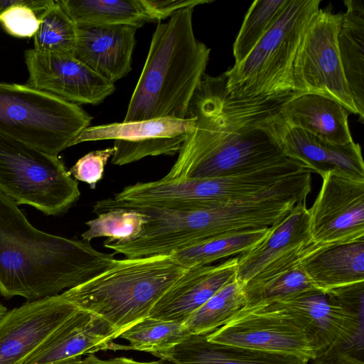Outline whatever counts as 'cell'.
<instances>
[{
    "mask_svg": "<svg viewBox=\"0 0 364 364\" xmlns=\"http://www.w3.org/2000/svg\"><path fill=\"white\" fill-rule=\"evenodd\" d=\"M291 97L235 98L227 90L224 73H205L188 107L193 127L164 178L242 175L290 159L283 150L288 126L282 106Z\"/></svg>",
    "mask_w": 364,
    "mask_h": 364,
    "instance_id": "obj_1",
    "label": "cell"
},
{
    "mask_svg": "<svg viewBox=\"0 0 364 364\" xmlns=\"http://www.w3.org/2000/svg\"><path fill=\"white\" fill-rule=\"evenodd\" d=\"M114 253L85 240L43 232L0 193V294L27 301L53 296L97 276L116 260Z\"/></svg>",
    "mask_w": 364,
    "mask_h": 364,
    "instance_id": "obj_2",
    "label": "cell"
},
{
    "mask_svg": "<svg viewBox=\"0 0 364 364\" xmlns=\"http://www.w3.org/2000/svg\"><path fill=\"white\" fill-rule=\"evenodd\" d=\"M193 10L194 7L181 9L166 22L157 23L123 122L186 118L210 53V49L195 36Z\"/></svg>",
    "mask_w": 364,
    "mask_h": 364,
    "instance_id": "obj_3",
    "label": "cell"
},
{
    "mask_svg": "<svg viewBox=\"0 0 364 364\" xmlns=\"http://www.w3.org/2000/svg\"><path fill=\"white\" fill-rule=\"evenodd\" d=\"M187 269L171 255L116 259L103 272L60 294L79 309L103 319L119 338L148 317L156 301Z\"/></svg>",
    "mask_w": 364,
    "mask_h": 364,
    "instance_id": "obj_4",
    "label": "cell"
},
{
    "mask_svg": "<svg viewBox=\"0 0 364 364\" xmlns=\"http://www.w3.org/2000/svg\"><path fill=\"white\" fill-rule=\"evenodd\" d=\"M321 0H289L270 29L239 64L224 72L237 99L292 96L293 66L304 32Z\"/></svg>",
    "mask_w": 364,
    "mask_h": 364,
    "instance_id": "obj_5",
    "label": "cell"
},
{
    "mask_svg": "<svg viewBox=\"0 0 364 364\" xmlns=\"http://www.w3.org/2000/svg\"><path fill=\"white\" fill-rule=\"evenodd\" d=\"M92 117L79 105L28 85L0 82V136L53 155L74 145Z\"/></svg>",
    "mask_w": 364,
    "mask_h": 364,
    "instance_id": "obj_6",
    "label": "cell"
},
{
    "mask_svg": "<svg viewBox=\"0 0 364 364\" xmlns=\"http://www.w3.org/2000/svg\"><path fill=\"white\" fill-rule=\"evenodd\" d=\"M0 193L47 215L65 213L80 196L58 155L1 136Z\"/></svg>",
    "mask_w": 364,
    "mask_h": 364,
    "instance_id": "obj_7",
    "label": "cell"
},
{
    "mask_svg": "<svg viewBox=\"0 0 364 364\" xmlns=\"http://www.w3.org/2000/svg\"><path fill=\"white\" fill-rule=\"evenodd\" d=\"M341 13L320 9L307 25L293 66L292 96L316 94L358 114L341 65L337 43Z\"/></svg>",
    "mask_w": 364,
    "mask_h": 364,
    "instance_id": "obj_8",
    "label": "cell"
},
{
    "mask_svg": "<svg viewBox=\"0 0 364 364\" xmlns=\"http://www.w3.org/2000/svg\"><path fill=\"white\" fill-rule=\"evenodd\" d=\"M212 343L314 359L319 349L314 337L292 314L272 305L241 309L206 335Z\"/></svg>",
    "mask_w": 364,
    "mask_h": 364,
    "instance_id": "obj_9",
    "label": "cell"
},
{
    "mask_svg": "<svg viewBox=\"0 0 364 364\" xmlns=\"http://www.w3.org/2000/svg\"><path fill=\"white\" fill-rule=\"evenodd\" d=\"M193 125V117H166L88 127L78 135L74 145L113 139L114 152L111 163L122 166L146 156L176 154Z\"/></svg>",
    "mask_w": 364,
    "mask_h": 364,
    "instance_id": "obj_10",
    "label": "cell"
},
{
    "mask_svg": "<svg viewBox=\"0 0 364 364\" xmlns=\"http://www.w3.org/2000/svg\"><path fill=\"white\" fill-rule=\"evenodd\" d=\"M309 209L313 245L323 247L364 240V180L334 172Z\"/></svg>",
    "mask_w": 364,
    "mask_h": 364,
    "instance_id": "obj_11",
    "label": "cell"
},
{
    "mask_svg": "<svg viewBox=\"0 0 364 364\" xmlns=\"http://www.w3.org/2000/svg\"><path fill=\"white\" fill-rule=\"evenodd\" d=\"M268 304L296 317L314 337L318 352L337 346L363 351V311L323 290H305Z\"/></svg>",
    "mask_w": 364,
    "mask_h": 364,
    "instance_id": "obj_12",
    "label": "cell"
},
{
    "mask_svg": "<svg viewBox=\"0 0 364 364\" xmlns=\"http://www.w3.org/2000/svg\"><path fill=\"white\" fill-rule=\"evenodd\" d=\"M24 60L27 85L79 105H99L115 90L114 83L71 54L43 53L33 48L24 52Z\"/></svg>",
    "mask_w": 364,
    "mask_h": 364,
    "instance_id": "obj_13",
    "label": "cell"
},
{
    "mask_svg": "<svg viewBox=\"0 0 364 364\" xmlns=\"http://www.w3.org/2000/svg\"><path fill=\"white\" fill-rule=\"evenodd\" d=\"M77 310L60 294L7 311L0 318V364H23Z\"/></svg>",
    "mask_w": 364,
    "mask_h": 364,
    "instance_id": "obj_14",
    "label": "cell"
},
{
    "mask_svg": "<svg viewBox=\"0 0 364 364\" xmlns=\"http://www.w3.org/2000/svg\"><path fill=\"white\" fill-rule=\"evenodd\" d=\"M77 26H128L157 23L176 11L210 4L212 0H59Z\"/></svg>",
    "mask_w": 364,
    "mask_h": 364,
    "instance_id": "obj_15",
    "label": "cell"
},
{
    "mask_svg": "<svg viewBox=\"0 0 364 364\" xmlns=\"http://www.w3.org/2000/svg\"><path fill=\"white\" fill-rule=\"evenodd\" d=\"M237 257L217 265L188 269L160 297L149 316L185 323L218 291L236 277Z\"/></svg>",
    "mask_w": 364,
    "mask_h": 364,
    "instance_id": "obj_16",
    "label": "cell"
},
{
    "mask_svg": "<svg viewBox=\"0 0 364 364\" xmlns=\"http://www.w3.org/2000/svg\"><path fill=\"white\" fill-rule=\"evenodd\" d=\"M114 331L103 319L79 309L56 328L23 364H62L112 349Z\"/></svg>",
    "mask_w": 364,
    "mask_h": 364,
    "instance_id": "obj_17",
    "label": "cell"
},
{
    "mask_svg": "<svg viewBox=\"0 0 364 364\" xmlns=\"http://www.w3.org/2000/svg\"><path fill=\"white\" fill-rule=\"evenodd\" d=\"M138 28L128 26H77L73 55L114 84L132 70Z\"/></svg>",
    "mask_w": 364,
    "mask_h": 364,
    "instance_id": "obj_18",
    "label": "cell"
},
{
    "mask_svg": "<svg viewBox=\"0 0 364 364\" xmlns=\"http://www.w3.org/2000/svg\"><path fill=\"white\" fill-rule=\"evenodd\" d=\"M285 155L321 177L334 172L364 180L361 147L351 141L338 144L321 139L301 129L289 127L283 138Z\"/></svg>",
    "mask_w": 364,
    "mask_h": 364,
    "instance_id": "obj_19",
    "label": "cell"
},
{
    "mask_svg": "<svg viewBox=\"0 0 364 364\" xmlns=\"http://www.w3.org/2000/svg\"><path fill=\"white\" fill-rule=\"evenodd\" d=\"M311 243L309 209L306 202L298 203L260 242L237 257L236 278L245 283L279 256Z\"/></svg>",
    "mask_w": 364,
    "mask_h": 364,
    "instance_id": "obj_20",
    "label": "cell"
},
{
    "mask_svg": "<svg viewBox=\"0 0 364 364\" xmlns=\"http://www.w3.org/2000/svg\"><path fill=\"white\" fill-rule=\"evenodd\" d=\"M312 244L279 256L243 283L246 304L242 309L268 304L300 291L317 289L301 264V258Z\"/></svg>",
    "mask_w": 364,
    "mask_h": 364,
    "instance_id": "obj_21",
    "label": "cell"
},
{
    "mask_svg": "<svg viewBox=\"0 0 364 364\" xmlns=\"http://www.w3.org/2000/svg\"><path fill=\"white\" fill-rule=\"evenodd\" d=\"M348 111L341 104L316 94L291 96L282 106L287 125L338 144L353 141Z\"/></svg>",
    "mask_w": 364,
    "mask_h": 364,
    "instance_id": "obj_22",
    "label": "cell"
},
{
    "mask_svg": "<svg viewBox=\"0 0 364 364\" xmlns=\"http://www.w3.org/2000/svg\"><path fill=\"white\" fill-rule=\"evenodd\" d=\"M301 264L314 286L324 291L364 281V240L323 247L312 244Z\"/></svg>",
    "mask_w": 364,
    "mask_h": 364,
    "instance_id": "obj_23",
    "label": "cell"
},
{
    "mask_svg": "<svg viewBox=\"0 0 364 364\" xmlns=\"http://www.w3.org/2000/svg\"><path fill=\"white\" fill-rule=\"evenodd\" d=\"M206 335L191 336L169 350L157 353L164 364H309V360L208 341Z\"/></svg>",
    "mask_w": 364,
    "mask_h": 364,
    "instance_id": "obj_24",
    "label": "cell"
},
{
    "mask_svg": "<svg viewBox=\"0 0 364 364\" xmlns=\"http://www.w3.org/2000/svg\"><path fill=\"white\" fill-rule=\"evenodd\" d=\"M337 36L338 48L344 75L357 108L359 121L364 122V6L360 0L344 1Z\"/></svg>",
    "mask_w": 364,
    "mask_h": 364,
    "instance_id": "obj_25",
    "label": "cell"
},
{
    "mask_svg": "<svg viewBox=\"0 0 364 364\" xmlns=\"http://www.w3.org/2000/svg\"><path fill=\"white\" fill-rule=\"evenodd\" d=\"M185 323L146 317L122 332L128 346L114 344L112 350H136L156 355L171 350L191 336Z\"/></svg>",
    "mask_w": 364,
    "mask_h": 364,
    "instance_id": "obj_26",
    "label": "cell"
},
{
    "mask_svg": "<svg viewBox=\"0 0 364 364\" xmlns=\"http://www.w3.org/2000/svg\"><path fill=\"white\" fill-rule=\"evenodd\" d=\"M269 228L215 237L170 255L178 264L188 269L208 265L218 259L240 255L252 249L267 235Z\"/></svg>",
    "mask_w": 364,
    "mask_h": 364,
    "instance_id": "obj_27",
    "label": "cell"
},
{
    "mask_svg": "<svg viewBox=\"0 0 364 364\" xmlns=\"http://www.w3.org/2000/svg\"><path fill=\"white\" fill-rule=\"evenodd\" d=\"M246 304L243 283L234 278L185 322L191 335H208L229 321Z\"/></svg>",
    "mask_w": 364,
    "mask_h": 364,
    "instance_id": "obj_28",
    "label": "cell"
},
{
    "mask_svg": "<svg viewBox=\"0 0 364 364\" xmlns=\"http://www.w3.org/2000/svg\"><path fill=\"white\" fill-rule=\"evenodd\" d=\"M33 36V49L43 53L73 55L77 40V25L62 7L59 0L39 16Z\"/></svg>",
    "mask_w": 364,
    "mask_h": 364,
    "instance_id": "obj_29",
    "label": "cell"
},
{
    "mask_svg": "<svg viewBox=\"0 0 364 364\" xmlns=\"http://www.w3.org/2000/svg\"><path fill=\"white\" fill-rule=\"evenodd\" d=\"M289 0H256L250 6L233 43L235 64L240 63L264 37Z\"/></svg>",
    "mask_w": 364,
    "mask_h": 364,
    "instance_id": "obj_30",
    "label": "cell"
},
{
    "mask_svg": "<svg viewBox=\"0 0 364 364\" xmlns=\"http://www.w3.org/2000/svg\"><path fill=\"white\" fill-rule=\"evenodd\" d=\"M146 222V215L133 209L117 208L98 215L86 222L88 229L83 240L107 237L108 242L128 241L135 238Z\"/></svg>",
    "mask_w": 364,
    "mask_h": 364,
    "instance_id": "obj_31",
    "label": "cell"
},
{
    "mask_svg": "<svg viewBox=\"0 0 364 364\" xmlns=\"http://www.w3.org/2000/svg\"><path fill=\"white\" fill-rule=\"evenodd\" d=\"M55 0H14L0 17V23L9 34L19 38L31 37L36 33L39 16Z\"/></svg>",
    "mask_w": 364,
    "mask_h": 364,
    "instance_id": "obj_32",
    "label": "cell"
},
{
    "mask_svg": "<svg viewBox=\"0 0 364 364\" xmlns=\"http://www.w3.org/2000/svg\"><path fill=\"white\" fill-rule=\"evenodd\" d=\"M114 152V147L89 152L77 161L69 173L76 181L87 183L94 189L102 178L105 165Z\"/></svg>",
    "mask_w": 364,
    "mask_h": 364,
    "instance_id": "obj_33",
    "label": "cell"
},
{
    "mask_svg": "<svg viewBox=\"0 0 364 364\" xmlns=\"http://www.w3.org/2000/svg\"><path fill=\"white\" fill-rule=\"evenodd\" d=\"M359 353L363 351L346 346L328 348L320 350L309 364H364Z\"/></svg>",
    "mask_w": 364,
    "mask_h": 364,
    "instance_id": "obj_34",
    "label": "cell"
},
{
    "mask_svg": "<svg viewBox=\"0 0 364 364\" xmlns=\"http://www.w3.org/2000/svg\"><path fill=\"white\" fill-rule=\"evenodd\" d=\"M62 364H164L161 360L151 362H141L125 357L109 359H101L95 354L87 355L85 358H79L65 362Z\"/></svg>",
    "mask_w": 364,
    "mask_h": 364,
    "instance_id": "obj_35",
    "label": "cell"
}]
</instances>
